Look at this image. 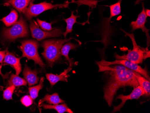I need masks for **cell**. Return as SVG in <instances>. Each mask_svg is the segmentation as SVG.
<instances>
[{
	"instance_id": "obj_1",
	"label": "cell",
	"mask_w": 150,
	"mask_h": 113,
	"mask_svg": "<svg viewBox=\"0 0 150 113\" xmlns=\"http://www.w3.org/2000/svg\"><path fill=\"white\" fill-rule=\"evenodd\" d=\"M99 72H105L110 76L104 87V98L109 106L112 105L115 95L121 87L129 86L134 88L139 86L134 71L121 65L102 66L98 65Z\"/></svg>"
},
{
	"instance_id": "obj_2",
	"label": "cell",
	"mask_w": 150,
	"mask_h": 113,
	"mask_svg": "<svg viewBox=\"0 0 150 113\" xmlns=\"http://www.w3.org/2000/svg\"><path fill=\"white\" fill-rule=\"evenodd\" d=\"M73 39L47 40L42 43L41 46L43 48L44 52L42 55L50 67H53L54 64L61 60L60 50L63 45Z\"/></svg>"
},
{
	"instance_id": "obj_3",
	"label": "cell",
	"mask_w": 150,
	"mask_h": 113,
	"mask_svg": "<svg viewBox=\"0 0 150 113\" xmlns=\"http://www.w3.org/2000/svg\"><path fill=\"white\" fill-rule=\"evenodd\" d=\"M125 34L131 39L133 45V49L132 50H129L127 54L120 55L115 53V57L117 60H126L136 64H142L146 58L150 57V50L148 48H142L137 45L135 39L134 35L133 33H126L123 30Z\"/></svg>"
},
{
	"instance_id": "obj_4",
	"label": "cell",
	"mask_w": 150,
	"mask_h": 113,
	"mask_svg": "<svg viewBox=\"0 0 150 113\" xmlns=\"http://www.w3.org/2000/svg\"><path fill=\"white\" fill-rule=\"evenodd\" d=\"M29 35L28 27L26 21L21 16L19 20L11 28H4L1 32L3 39L7 42H11L19 38H25Z\"/></svg>"
},
{
	"instance_id": "obj_5",
	"label": "cell",
	"mask_w": 150,
	"mask_h": 113,
	"mask_svg": "<svg viewBox=\"0 0 150 113\" xmlns=\"http://www.w3.org/2000/svg\"><path fill=\"white\" fill-rule=\"evenodd\" d=\"M19 49L22 52V58L26 57L28 60H33L35 64L39 65L41 68H44L45 65L42 60L38 52L39 43L33 40H25L21 42Z\"/></svg>"
},
{
	"instance_id": "obj_6",
	"label": "cell",
	"mask_w": 150,
	"mask_h": 113,
	"mask_svg": "<svg viewBox=\"0 0 150 113\" xmlns=\"http://www.w3.org/2000/svg\"><path fill=\"white\" fill-rule=\"evenodd\" d=\"M33 1L34 0H33L30 2L28 7H27L23 12L26 17L29 20H31L32 18L37 16L48 10L57 8H67L69 7V1H67L64 4L54 5L52 3L44 1L39 4H34Z\"/></svg>"
},
{
	"instance_id": "obj_7",
	"label": "cell",
	"mask_w": 150,
	"mask_h": 113,
	"mask_svg": "<svg viewBox=\"0 0 150 113\" xmlns=\"http://www.w3.org/2000/svg\"><path fill=\"white\" fill-rule=\"evenodd\" d=\"M98 65L102 66H110L113 65H119L124 66L128 69H130L134 71L138 72L141 75L145 77L148 80L150 81V78L148 75V71L146 69L142 68L138 64L131 62L126 60H117L113 61H107L104 59L99 62H98Z\"/></svg>"
},
{
	"instance_id": "obj_8",
	"label": "cell",
	"mask_w": 150,
	"mask_h": 113,
	"mask_svg": "<svg viewBox=\"0 0 150 113\" xmlns=\"http://www.w3.org/2000/svg\"><path fill=\"white\" fill-rule=\"evenodd\" d=\"M30 29L33 38L38 41H41L47 38L59 37L63 34L62 30L59 28H54L50 31L42 30L39 28L38 25L35 21L31 22Z\"/></svg>"
},
{
	"instance_id": "obj_9",
	"label": "cell",
	"mask_w": 150,
	"mask_h": 113,
	"mask_svg": "<svg viewBox=\"0 0 150 113\" xmlns=\"http://www.w3.org/2000/svg\"><path fill=\"white\" fill-rule=\"evenodd\" d=\"M144 91L139 85L137 87L134 88V90L132 91V92L129 95L125 96V95L120 94L117 97V99H121V103L117 106H114L113 110H112V113H115L117 111H120V109L123 107L124 105H125V103L128 100L138 99L141 96H144Z\"/></svg>"
},
{
	"instance_id": "obj_10",
	"label": "cell",
	"mask_w": 150,
	"mask_h": 113,
	"mask_svg": "<svg viewBox=\"0 0 150 113\" xmlns=\"http://www.w3.org/2000/svg\"><path fill=\"white\" fill-rule=\"evenodd\" d=\"M142 10L141 12L140 13L138 16L137 20L135 21H132L131 23V27H132V32H134L136 29H141L143 32L145 33L147 37V45H148L147 48H148L150 45V36L149 34V29L146 28L145 23L146 21V14L145 9L144 5V3L142 4Z\"/></svg>"
},
{
	"instance_id": "obj_11",
	"label": "cell",
	"mask_w": 150,
	"mask_h": 113,
	"mask_svg": "<svg viewBox=\"0 0 150 113\" xmlns=\"http://www.w3.org/2000/svg\"><path fill=\"white\" fill-rule=\"evenodd\" d=\"M4 64L10 65L15 69L16 74L18 75L22 71L21 64L20 63V58H18L12 53L9 52L8 50H6V55L3 61Z\"/></svg>"
},
{
	"instance_id": "obj_12",
	"label": "cell",
	"mask_w": 150,
	"mask_h": 113,
	"mask_svg": "<svg viewBox=\"0 0 150 113\" xmlns=\"http://www.w3.org/2000/svg\"><path fill=\"white\" fill-rule=\"evenodd\" d=\"M72 67L71 66L69 65V68L65 70L59 75H54L53 74H46V78L52 86L55 85L59 81L67 82V78L69 76V75H67V73L72 70Z\"/></svg>"
},
{
	"instance_id": "obj_13",
	"label": "cell",
	"mask_w": 150,
	"mask_h": 113,
	"mask_svg": "<svg viewBox=\"0 0 150 113\" xmlns=\"http://www.w3.org/2000/svg\"><path fill=\"white\" fill-rule=\"evenodd\" d=\"M38 73L37 70H32L27 65H25L23 70V75L29 87L35 85L38 82L39 79L38 76Z\"/></svg>"
},
{
	"instance_id": "obj_14",
	"label": "cell",
	"mask_w": 150,
	"mask_h": 113,
	"mask_svg": "<svg viewBox=\"0 0 150 113\" xmlns=\"http://www.w3.org/2000/svg\"><path fill=\"white\" fill-rule=\"evenodd\" d=\"M111 18L109 17V18H104L103 20V39L102 41H99V42H103L104 45V49L105 50V48H107V46L108 45L109 41L110 40V36L111 35V33H112V28H111V25L110 24V21H111Z\"/></svg>"
},
{
	"instance_id": "obj_15",
	"label": "cell",
	"mask_w": 150,
	"mask_h": 113,
	"mask_svg": "<svg viewBox=\"0 0 150 113\" xmlns=\"http://www.w3.org/2000/svg\"><path fill=\"white\" fill-rule=\"evenodd\" d=\"M33 0H6L5 4L11 5L17 11L23 13Z\"/></svg>"
},
{
	"instance_id": "obj_16",
	"label": "cell",
	"mask_w": 150,
	"mask_h": 113,
	"mask_svg": "<svg viewBox=\"0 0 150 113\" xmlns=\"http://www.w3.org/2000/svg\"><path fill=\"white\" fill-rule=\"evenodd\" d=\"M135 76L138 81L139 85L141 86L145 92L144 96L149 97L150 95V81L142 76L138 72H134Z\"/></svg>"
},
{
	"instance_id": "obj_17",
	"label": "cell",
	"mask_w": 150,
	"mask_h": 113,
	"mask_svg": "<svg viewBox=\"0 0 150 113\" xmlns=\"http://www.w3.org/2000/svg\"><path fill=\"white\" fill-rule=\"evenodd\" d=\"M45 102H47L50 104H56L64 103L65 101L60 98L58 93H54L52 95L46 94L43 98L40 100L38 103V106H40Z\"/></svg>"
},
{
	"instance_id": "obj_18",
	"label": "cell",
	"mask_w": 150,
	"mask_h": 113,
	"mask_svg": "<svg viewBox=\"0 0 150 113\" xmlns=\"http://www.w3.org/2000/svg\"><path fill=\"white\" fill-rule=\"evenodd\" d=\"M79 45L71 43H67L64 44L61 49V54L63 56L65 57L66 59L69 63V65L72 66L73 65V62L71 59L69 58V51L71 50H76Z\"/></svg>"
},
{
	"instance_id": "obj_19",
	"label": "cell",
	"mask_w": 150,
	"mask_h": 113,
	"mask_svg": "<svg viewBox=\"0 0 150 113\" xmlns=\"http://www.w3.org/2000/svg\"><path fill=\"white\" fill-rule=\"evenodd\" d=\"M40 107H42L45 109H53L57 111L58 113H63L64 112L69 113H73V111L67 107L66 104H42Z\"/></svg>"
},
{
	"instance_id": "obj_20",
	"label": "cell",
	"mask_w": 150,
	"mask_h": 113,
	"mask_svg": "<svg viewBox=\"0 0 150 113\" xmlns=\"http://www.w3.org/2000/svg\"><path fill=\"white\" fill-rule=\"evenodd\" d=\"M18 16L16 10H11L9 15L0 19V21L3 22L5 26L10 27L15 24L18 20Z\"/></svg>"
},
{
	"instance_id": "obj_21",
	"label": "cell",
	"mask_w": 150,
	"mask_h": 113,
	"mask_svg": "<svg viewBox=\"0 0 150 113\" xmlns=\"http://www.w3.org/2000/svg\"><path fill=\"white\" fill-rule=\"evenodd\" d=\"M79 17H80V16L74 15V11H72L71 12V16L69 18L64 19L67 23L66 30L64 33H63V35L65 38L67 34L71 33L73 31V25L77 23L76 19L77 18Z\"/></svg>"
},
{
	"instance_id": "obj_22",
	"label": "cell",
	"mask_w": 150,
	"mask_h": 113,
	"mask_svg": "<svg viewBox=\"0 0 150 113\" xmlns=\"http://www.w3.org/2000/svg\"><path fill=\"white\" fill-rule=\"evenodd\" d=\"M9 85H13L15 87H20L22 86H26L27 82L25 79L19 77L18 75L14 74H12L10 77L9 81Z\"/></svg>"
},
{
	"instance_id": "obj_23",
	"label": "cell",
	"mask_w": 150,
	"mask_h": 113,
	"mask_svg": "<svg viewBox=\"0 0 150 113\" xmlns=\"http://www.w3.org/2000/svg\"><path fill=\"white\" fill-rule=\"evenodd\" d=\"M44 77H41L39 85L28 88L30 96H31L33 99H35L36 98L38 97L39 92L40 90L42 89L43 87V82L44 81Z\"/></svg>"
},
{
	"instance_id": "obj_24",
	"label": "cell",
	"mask_w": 150,
	"mask_h": 113,
	"mask_svg": "<svg viewBox=\"0 0 150 113\" xmlns=\"http://www.w3.org/2000/svg\"><path fill=\"white\" fill-rule=\"evenodd\" d=\"M122 0H119L115 4H112L109 6L110 9V17L112 18L113 17L120 15L121 13V4Z\"/></svg>"
},
{
	"instance_id": "obj_25",
	"label": "cell",
	"mask_w": 150,
	"mask_h": 113,
	"mask_svg": "<svg viewBox=\"0 0 150 113\" xmlns=\"http://www.w3.org/2000/svg\"><path fill=\"white\" fill-rule=\"evenodd\" d=\"M15 89L16 87L13 85H11L6 88L3 92V98L7 101L12 99L13 94Z\"/></svg>"
},
{
	"instance_id": "obj_26",
	"label": "cell",
	"mask_w": 150,
	"mask_h": 113,
	"mask_svg": "<svg viewBox=\"0 0 150 113\" xmlns=\"http://www.w3.org/2000/svg\"><path fill=\"white\" fill-rule=\"evenodd\" d=\"M37 21L41 28L44 31H50L54 29L52 27V23H48L45 21H41L38 18L37 19Z\"/></svg>"
},
{
	"instance_id": "obj_27",
	"label": "cell",
	"mask_w": 150,
	"mask_h": 113,
	"mask_svg": "<svg viewBox=\"0 0 150 113\" xmlns=\"http://www.w3.org/2000/svg\"><path fill=\"white\" fill-rule=\"evenodd\" d=\"M20 102L24 106L26 107H29L33 104V99L31 96L29 95H26L22 97L20 99Z\"/></svg>"
},
{
	"instance_id": "obj_28",
	"label": "cell",
	"mask_w": 150,
	"mask_h": 113,
	"mask_svg": "<svg viewBox=\"0 0 150 113\" xmlns=\"http://www.w3.org/2000/svg\"><path fill=\"white\" fill-rule=\"evenodd\" d=\"M6 55V50H0V63H2Z\"/></svg>"
},
{
	"instance_id": "obj_29",
	"label": "cell",
	"mask_w": 150,
	"mask_h": 113,
	"mask_svg": "<svg viewBox=\"0 0 150 113\" xmlns=\"http://www.w3.org/2000/svg\"><path fill=\"white\" fill-rule=\"evenodd\" d=\"M145 11L146 14V16L148 17L150 16V10L149 9H146L145 10Z\"/></svg>"
},
{
	"instance_id": "obj_30",
	"label": "cell",
	"mask_w": 150,
	"mask_h": 113,
	"mask_svg": "<svg viewBox=\"0 0 150 113\" xmlns=\"http://www.w3.org/2000/svg\"><path fill=\"white\" fill-rule=\"evenodd\" d=\"M0 75H1L2 77H3V78H5V76H6L4 75H3V74H2V72H1V66L0 65Z\"/></svg>"
}]
</instances>
